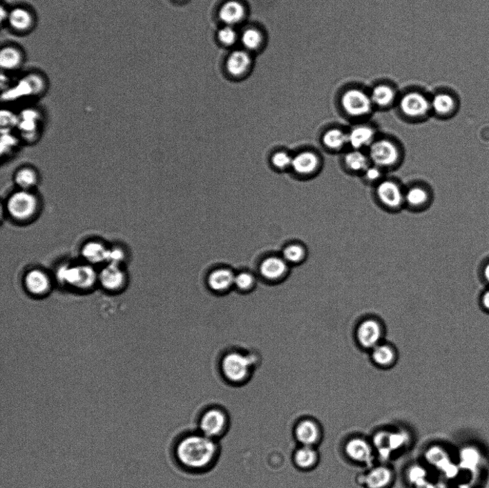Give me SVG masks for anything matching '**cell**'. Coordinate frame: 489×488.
I'll return each instance as SVG.
<instances>
[{"label": "cell", "instance_id": "obj_33", "mask_svg": "<svg viewBox=\"0 0 489 488\" xmlns=\"http://www.w3.org/2000/svg\"><path fill=\"white\" fill-rule=\"evenodd\" d=\"M83 255L91 263H100L108 259V251L100 243H90L84 247Z\"/></svg>", "mask_w": 489, "mask_h": 488}, {"label": "cell", "instance_id": "obj_31", "mask_svg": "<svg viewBox=\"0 0 489 488\" xmlns=\"http://www.w3.org/2000/svg\"><path fill=\"white\" fill-rule=\"evenodd\" d=\"M283 259L293 265H299L305 261L308 256V251L302 243L289 244L282 252Z\"/></svg>", "mask_w": 489, "mask_h": 488}, {"label": "cell", "instance_id": "obj_27", "mask_svg": "<svg viewBox=\"0 0 489 488\" xmlns=\"http://www.w3.org/2000/svg\"><path fill=\"white\" fill-rule=\"evenodd\" d=\"M99 279L102 285L111 291L120 290L125 283V275L118 264L111 263L103 270Z\"/></svg>", "mask_w": 489, "mask_h": 488}, {"label": "cell", "instance_id": "obj_41", "mask_svg": "<svg viewBox=\"0 0 489 488\" xmlns=\"http://www.w3.org/2000/svg\"><path fill=\"white\" fill-rule=\"evenodd\" d=\"M410 483L416 486L423 487L425 484V471L420 466H414L408 472Z\"/></svg>", "mask_w": 489, "mask_h": 488}, {"label": "cell", "instance_id": "obj_19", "mask_svg": "<svg viewBox=\"0 0 489 488\" xmlns=\"http://www.w3.org/2000/svg\"><path fill=\"white\" fill-rule=\"evenodd\" d=\"M408 436L403 432H381L374 438V446L383 458L400 451L407 444Z\"/></svg>", "mask_w": 489, "mask_h": 488}, {"label": "cell", "instance_id": "obj_36", "mask_svg": "<svg viewBox=\"0 0 489 488\" xmlns=\"http://www.w3.org/2000/svg\"><path fill=\"white\" fill-rule=\"evenodd\" d=\"M15 180L19 187L27 191L36 185L37 176L32 169L25 168L17 173Z\"/></svg>", "mask_w": 489, "mask_h": 488}, {"label": "cell", "instance_id": "obj_42", "mask_svg": "<svg viewBox=\"0 0 489 488\" xmlns=\"http://www.w3.org/2000/svg\"><path fill=\"white\" fill-rule=\"evenodd\" d=\"M479 305L484 312L489 314V287H486L481 292L479 297Z\"/></svg>", "mask_w": 489, "mask_h": 488}, {"label": "cell", "instance_id": "obj_28", "mask_svg": "<svg viewBox=\"0 0 489 488\" xmlns=\"http://www.w3.org/2000/svg\"><path fill=\"white\" fill-rule=\"evenodd\" d=\"M370 98L374 109L386 110L392 106L396 100V94L392 88L388 86H378L372 91Z\"/></svg>", "mask_w": 489, "mask_h": 488}, {"label": "cell", "instance_id": "obj_9", "mask_svg": "<svg viewBox=\"0 0 489 488\" xmlns=\"http://www.w3.org/2000/svg\"><path fill=\"white\" fill-rule=\"evenodd\" d=\"M324 158L315 149H305L293 156L291 169L298 176L304 178L316 177L322 172Z\"/></svg>", "mask_w": 489, "mask_h": 488}, {"label": "cell", "instance_id": "obj_38", "mask_svg": "<svg viewBox=\"0 0 489 488\" xmlns=\"http://www.w3.org/2000/svg\"><path fill=\"white\" fill-rule=\"evenodd\" d=\"M256 278L249 272H241L236 276L234 286L241 291H248L256 284Z\"/></svg>", "mask_w": 489, "mask_h": 488}, {"label": "cell", "instance_id": "obj_10", "mask_svg": "<svg viewBox=\"0 0 489 488\" xmlns=\"http://www.w3.org/2000/svg\"><path fill=\"white\" fill-rule=\"evenodd\" d=\"M229 420L223 410L218 408L207 409L199 421L200 433L216 440L227 429Z\"/></svg>", "mask_w": 489, "mask_h": 488}, {"label": "cell", "instance_id": "obj_18", "mask_svg": "<svg viewBox=\"0 0 489 488\" xmlns=\"http://www.w3.org/2000/svg\"><path fill=\"white\" fill-rule=\"evenodd\" d=\"M370 164L367 151L349 149L341 154V167L349 175L360 177Z\"/></svg>", "mask_w": 489, "mask_h": 488}, {"label": "cell", "instance_id": "obj_34", "mask_svg": "<svg viewBox=\"0 0 489 488\" xmlns=\"http://www.w3.org/2000/svg\"><path fill=\"white\" fill-rule=\"evenodd\" d=\"M386 174L387 172L380 167L370 164L360 178L365 185L373 188L387 176Z\"/></svg>", "mask_w": 489, "mask_h": 488}, {"label": "cell", "instance_id": "obj_20", "mask_svg": "<svg viewBox=\"0 0 489 488\" xmlns=\"http://www.w3.org/2000/svg\"><path fill=\"white\" fill-rule=\"evenodd\" d=\"M395 474L390 467L381 464L371 467L362 477L366 488H390L394 482Z\"/></svg>", "mask_w": 489, "mask_h": 488}, {"label": "cell", "instance_id": "obj_35", "mask_svg": "<svg viewBox=\"0 0 489 488\" xmlns=\"http://www.w3.org/2000/svg\"><path fill=\"white\" fill-rule=\"evenodd\" d=\"M262 40V33L254 28L246 30L241 37L242 45L249 50H257L261 46Z\"/></svg>", "mask_w": 489, "mask_h": 488}, {"label": "cell", "instance_id": "obj_23", "mask_svg": "<svg viewBox=\"0 0 489 488\" xmlns=\"http://www.w3.org/2000/svg\"><path fill=\"white\" fill-rule=\"evenodd\" d=\"M432 114L439 118L452 116L457 109L456 100L451 95L439 93L430 99Z\"/></svg>", "mask_w": 489, "mask_h": 488}, {"label": "cell", "instance_id": "obj_7", "mask_svg": "<svg viewBox=\"0 0 489 488\" xmlns=\"http://www.w3.org/2000/svg\"><path fill=\"white\" fill-rule=\"evenodd\" d=\"M434 194L432 188L422 180H416L405 186V209L421 213L432 206Z\"/></svg>", "mask_w": 489, "mask_h": 488}, {"label": "cell", "instance_id": "obj_30", "mask_svg": "<svg viewBox=\"0 0 489 488\" xmlns=\"http://www.w3.org/2000/svg\"><path fill=\"white\" fill-rule=\"evenodd\" d=\"M10 26L19 32L28 30L33 24L32 15L26 9L18 8L12 10L8 16Z\"/></svg>", "mask_w": 489, "mask_h": 488}, {"label": "cell", "instance_id": "obj_21", "mask_svg": "<svg viewBox=\"0 0 489 488\" xmlns=\"http://www.w3.org/2000/svg\"><path fill=\"white\" fill-rule=\"evenodd\" d=\"M289 263L283 259L271 256L265 259L260 267L262 276L269 281H278L286 276Z\"/></svg>", "mask_w": 489, "mask_h": 488}, {"label": "cell", "instance_id": "obj_11", "mask_svg": "<svg viewBox=\"0 0 489 488\" xmlns=\"http://www.w3.org/2000/svg\"><path fill=\"white\" fill-rule=\"evenodd\" d=\"M380 133L369 120L354 124L348 129L349 149L367 151Z\"/></svg>", "mask_w": 489, "mask_h": 488}, {"label": "cell", "instance_id": "obj_15", "mask_svg": "<svg viewBox=\"0 0 489 488\" xmlns=\"http://www.w3.org/2000/svg\"><path fill=\"white\" fill-rule=\"evenodd\" d=\"M344 451L349 460L358 464H367L374 460V446L363 438L354 437L346 442Z\"/></svg>", "mask_w": 489, "mask_h": 488}, {"label": "cell", "instance_id": "obj_17", "mask_svg": "<svg viewBox=\"0 0 489 488\" xmlns=\"http://www.w3.org/2000/svg\"><path fill=\"white\" fill-rule=\"evenodd\" d=\"M59 277L77 289L86 290L93 285L96 275L90 268L81 266L62 269Z\"/></svg>", "mask_w": 489, "mask_h": 488}, {"label": "cell", "instance_id": "obj_37", "mask_svg": "<svg viewBox=\"0 0 489 488\" xmlns=\"http://www.w3.org/2000/svg\"><path fill=\"white\" fill-rule=\"evenodd\" d=\"M425 458L427 462L442 469L443 466L446 465L448 457L446 453L439 447H432L426 451Z\"/></svg>", "mask_w": 489, "mask_h": 488}, {"label": "cell", "instance_id": "obj_43", "mask_svg": "<svg viewBox=\"0 0 489 488\" xmlns=\"http://www.w3.org/2000/svg\"><path fill=\"white\" fill-rule=\"evenodd\" d=\"M481 276L483 282L489 287V259L487 260L482 265Z\"/></svg>", "mask_w": 489, "mask_h": 488}, {"label": "cell", "instance_id": "obj_24", "mask_svg": "<svg viewBox=\"0 0 489 488\" xmlns=\"http://www.w3.org/2000/svg\"><path fill=\"white\" fill-rule=\"evenodd\" d=\"M236 276V274L229 269L214 270L208 277V285L215 292H224L234 285Z\"/></svg>", "mask_w": 489, "mask_h": 488}, {"label": "cell", "instance_id": "obj_8", "mask_svg": "<svg viewBox=\"0 0 489 488\" xmlns=\"http://www.w3.org/2000/svg\"><path fill=\"white\" fill-rule=\"evenodd\" d=\"M256 360L251 355L231 353L222 361V372L226 379L233 384L243 382L249 376Z\"/></svg>", "mask_w": 489, "mask_h": 488}, {"label": "cell", "instance_id": "obj_13", "mask_svg": "<svg viewBox=\"0 0 489 488\" xmlns=\"http://www.w3.org/2000/svg\"><path fill=\"white\" fill-rule=\"evenodd\" d=\"M370 360L374 367L389 370L396 367L399 360V352L396 346L385 340L368 353Z\"/></svg>", "mask_w": 489, "mask_h": 488}, {"label": "cell", "instance_id": "obj_22", "mask_svg": "<svg viewBox=\"0 0 489 488\" xmlns=\"http://www.w3.org/2000/svg\"><path fill=\"white\" fill-rule=\"evenodd\" d=\"M319 460L320 455L315 447L301 445L293 455L295 464L305 471L314 469Z\"/></svg>", "mask_w": 489, "mask_h": 488}, {"label": "cell", "instance_id": "obj_39", "mask_svg": "<svg viewBox=\"0 0 489 488\" xmlns=\"http://www.w3.org/2000/svg\"><path fill=\"white\" fill-rule=\"evenodd\" d=\"M220 42L225 46H231L237 42L238 33L232 26H227L218 32Z\"/></svg>", "mask_w": 489, "mask_h": 488}, {"label": "cell", "instance_id": "obj_12", "mask_svg": "<svg viewBox=\"0 0 489 488\" xmlns=\"http://www.w3.org/2000/svg\"><path fill=\"white\" fill-rule=\"evenodd\" d=\"M320 143L325 151L341 155L349 149L348 129L338 125L327 126L321 132Z\"/></svg>", "mask_w": 489, "mask_h": 488}, {"label": "cell", "instance_id": "obj_26", "mask_svg": "<svg viewBox=\"0 0 489 488\" xmlns=\"http://www.w3.org/2000/svg\"><path fill=\"white\" fill-rule=\"evenodd\" d=\"M245 14L246 10L242 4L236 0H231L221 7L219 16L224 24L233 26L241 23Z\"/></svg>", "mask_w": 489, "mask_h": 488}, {"label": "cell", "instance_id": "obj_29", "mask_svg": "<svg viewBox=\"0 0 489 488\" xmlns=\"http://www.w3.org/2000/svg\"><path fill=\"white\" fill-rule=\"evenodd\" d=\"M28 290L35 295L46 294L50 288V281L47 274L39 270L30 272L26 278Z\"/></svg>", "mask_w": 489, "mask_h": 488}, {"label": "cell", "instance_id": "obj_32", "mask_svg": "<svg viewBox=\"0 0 489 488\" xmlns=\"http://www.w3.org/2000/svg\"><path fill=\"white\" fill-rule=\"evenodd\" d=\"M23 57L18 50L8 47L2 50L0 54V65L3 69L13 70L22 63Z\"/></svg>", "mask_w": 489, "mask_h": 488}, {"label": "cell", "instance_id": "obj_2", "mask_svg": "<svg viewBox=\"0 0 489 488\" xmlns=\"http://www.w3.org/2000/svg\"><path fill=\"white\" fill-rule=\"evenodd\" d=\"M371 164L387 173L397 170L405 159V149L401 142L390 135L380 133L367 150Z\"/></svg>", "mask_w": 489, "mask_h": 488}, {"label": "cell", "instance_id": "obj_25", "mask_svg": "<svg viewBox=\"0 0 489 488\" xmlns=\"http://www.w3.org/2000/svg\"><path fill=\"white\" fill-rule=\"evenodd\" d=\"M251 65V56L245 50H236L231 53L226 64L228 73L234 77H240L245 74Z\"/></svg>", "mask_w": 489, "mask_h": 488}, {"label": "cell", "instance_id": "obj_1", "mask_svg": "<svg viewBox=\"0 0 489 488\" xmlns=\"http://www.w3.org/2000/svg\"><path fill=\"white\" fill-rule=\"evenodd\" d=\"M218 453L216 440L200 433H191L181 438L175 445V459L185 469L202 471L212 464Z\"/></svg>", "mask_w": 489, "mask_h": 488}, {"label": "cell", "instance_id": "obj_3", "mask_svg": "<svg viewBox=\"0 0 489 488\" xmlns=\"http://www.w3.org/2000/svg\"><path fill=\"white\" fill-rule=\"evenodd\" d=\"M373 197L385 212L397 214L405 209V186L396 178L386 176L373 187Z\"/></svg>", "mask_w": 489, "mask_h": 488}, {"label": "cell", "instance_id": "obj_40", "mask_svg": "<svg viewBox=\"0 0 489 488\" xmlns=\"http://www.w3.org/2000/svg\"><path fill=\"white\" fill-rule=\"evenodd\" d=\"M293 156L285 151L278 152L271 157L274 167L278 169L285 170L291 167Z\"/></svg>", "mask_w": 489, "mask_h": 488}, {"label": "cell", "instance_id": "obj_6", "mask_svg": "<svg viewBox=\"0 0 489 488\" xmlns=\"http://www.w3.org/2000/svg\"><path fill=\"white\" fill-rule=\"evenodd\" d=\"M399 111L402 120L410 124L424 123L432 115L430 100L419 92L404 95L399 101Z\"/></svg>", "mask_w": 489, "mask_h": 488}, {"label": "cell", "instance_id": "obj_14", "mask_svg": "<svg viewBox=\"0 0 489 488\" xmlns=\"http://www.w3.org/2000/svg\"><path fill=\"white\" fill-rule=\"evenodd\" d=\"M37 208L35 196L27 191H21L8 200V210L13 218L19 220H27L34 215Z\"/></svg>", "mask_w": 489, "mask_h": 488}, {"label": "cell", "instance_id": "obj_5", "mask_svg": "<svg viewBox=\"0 0 489 488\" xmlns=\"http://www.w3.org/2000/svg\"><path fill=\"white\" fill-rule=\"evenodd\" d=\"M343 115L352 124L370 120L374 106L370 95L358 89H351L345 92L340 100Z\"/></svg>", "mask_w": 489, "mask_h": 488}, {"label": "cell", "instance_id": "obj_16", "mask_svg": "<svg viewBox=\"0 0 489 488\" xmlns=\"http://www.w3.org/2000/svg\"><path fill=\"white\" fill-rule=\"evenodd\" d=\"M294 435L301 445L316 447L322 440L323 430L316 420L304 418L296 425Z\"/></svg>", "mask_w": 489, "mask_h": 488}, {"label": "cell", "instance_id": "obj_4", "mask_svg": "<svg viewBox=\"0 0 489 488\" xmlns=\"http://www.w3.org/2000/svg\"><path fill=\"white\" fill-rule=\"evenodd\" d=\"M386 328L378 317L368 315L361 318L356 325L354 339L358 348L369 353L385 340Z\"/></svg>", "mask_w": 489, "mask_h": 488}]
</instances>
